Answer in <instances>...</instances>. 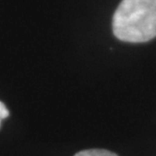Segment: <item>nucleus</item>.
I'll return each instance as SVG.
<instances>
[{"label": "nucleus", "mask_w": 156, "mask_h": 156, "mask_svg": "<svg viewBox=\"0 0 156 156\" xmlns=\"http://www.w3.org/2000/svg\"><path fill=\"white\" fill-rule=\"evenodd\" d=\"M113 32L128 43H144L156 37V0H122L113 17Z\"/></svg>", "instance_id": "1"}, {"label": "nucleus", "mask_w": 156, "mask_h": 156, "mask_svg": "<svg viewBox=\"0 0 156 156\" xmlns=\"http://www.w3.org/2000/svg\"><path fill=\"white\" fill-rule=\"evenodd\" d=\"M75 156H117L115 154L110 151L104 149H89L81 151Z\"/></svg>", "instance_id": "2"}, {"label": "nucleus", "mask_w": 156, "mask_h": 156, "mask_svg": "<svg viewBox=\"0 0 156 156\" xmlns=\"http://www.w3.org/2000/svg\"><path fill=\"white\" fill-rule=\"evenodd\" d=\"M9 115V110L6 108L5 105L0 101V126H1V122L4 119H5L6 117H8Z\"/></svg>", "instance_id": "3"}]
</instances>
